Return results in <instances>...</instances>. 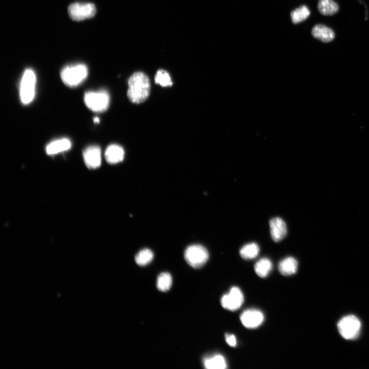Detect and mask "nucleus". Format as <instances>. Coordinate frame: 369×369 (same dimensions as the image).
<instances>
[{
  "label": "nucleus",
  "mask_w": 369,
  "mask_h": 369,
  "mask_svg": "<svg viewBox=\"0 0 369 369\" xmlns=\"http://www.w3.org/2000/svg\"><path fill=\"white\" fill-rule=\"evenodd\" d=\"M313 37L324 43H328L333 41L335 38V33L330 28L323 25H316L312 30Z\"/></svg>",
  "instance_id": "obj_13"
},
{
  "label": "nucleus",
  "mask_w": 369,
  "mask_h": 369,
  "mask_svg": "<svg viewBox=\"0 0 369 369\" xmlns=\"http://www.w3.org/2000/svg\"><path fill=\"white\" fill-rule=\"evenodd\" d=\"M36 75L32 69H26L22 76L20 86V96L24 105L30 104L36 95Z\"/></svg>",
  "instance_id": "obj_4"
},
{
  "label": "nucleus",
  "mask_w": 369,
  "mask_h": 369,
  "mask_svg": "<svg viewBox=\"0 0 369 369\" xmlns=\"http://www.w3.org/2000/svg\"><path fill=\"white\" fill-rule=\"evenodd\" d=\"M225 339L226 343L232 347H236L237 345L236 337L233 334H226L225 335Z\"/></svg>",
  "instance_id": "obj_24"
},
{
  "label": "nucleus",
  "mask_w": 369,
  "mask_h": 369,
  "mask_svg": "<svg viewBox=\"0 0 369 369\" xmlns=\"http://www.w3.org/2000/svg\"><path fill=\"white\" fill-rule=\"evenodd\" d=\"M84 100L90 110L95 113H103L110 107L111 97L105 90L88 91L84 95Z\"/></svg>",
  "instance_id": "obj_3"
},
{
  "label": "nucleus",
  "mask_w": 369,
  "mask_h": 369,
  "mask_svg": "<svg viewBox=\"0 0 369 369\" xmlns=\"http://www.w3.org/2000/svg\"><path fill=\"white\" fill-rule=\"evenodd\" d=\"M244 300V295L241 289L237 287H233L228 293L222 297L221 305L225 309L234 311L241 307Z\"/></svg>",
  "instance_id": "obj_8"
},
{
  "label": "nucleus",
  "mask_w": 369,
  "mask_h": 369,
  "mask_svg": "<svg viewBox=\"0 0 369 369\" xmlns=\"http://www.w3.org/2000/svg\"><path fill=\"white\" fill-rule=\"evenodd\" d=\"M72 146L71 141L68 138H62L53 141L46 147L48 155H54L69 150Z\"/></svg>",
  "instance_id": "obj_12"
},
{
  "label": "nucleus",
  "mask_w": 369,
  "mask_h": 369,
  "mask_svg": "<svg viewBox=\"0 0 369 369\" xmlns=\"http://www.w3.org/2000/svg\"><path fill=\"white\" fill-rule=\"evenodd\" d=\"M154 254L149 249H144L139 252L135 257L136 263L141 266L149 264L153 259Z\"/></svg>",
  "instance_id": "obj_22"
},
{
  "label": "nucleus",
  "mask_w": 369,
  "mask_h": 369,
  "mask_svg": "<svg viewBox=\"0 0 369 369\" xmlns=\"http://www.w3.org/2000/svg\"><path fill=\"white\" fill-rule=\"evenodd\" d=\"M278 268L283 276H292L297 271L298 262L294 258L288 257L280 261Z\"/></svg>",
  "instance_id": "obj_15"
},
{
  "label": "nucleus",
  "mask_w": 369,
  "mask_h": 369,
  "mask_svg": "<svg viewBox=\"0 0 369 369\" xmlns=\"http://www.w3.org/2000/svg\"><path fill=\"white\" fill-rule=\"evenodd\" d=\"M94 122L95 123H98L99 122V119L97 117H95L93 119Z\"/></svg>",
  "instance_id": "obj_25"
},
{
  "label": "nucleus",
  "mask_w": 369,
  "mask_h": 369,
  "mask_svg": "<svg viewBox=\"0 0 369 369\" xmlns=\"http://www.w3.org/2000/svg\"><path fill=\"white\" fill-rule=\"evenodd\" d=\"M205 367L208 369H225L227 363L225 357L221 354H215L205 357L203 360Z\"/></svg>",
  "instance_id": "obj_16"
},
{
  "label": "nucleus",
  "mask_w": 369,
  "mask_h": 369,
  "mask_svg": "<svg viewBox=\"0 0 369 369\" xmlns=\"http://www.w3.org/2000/svg\"><path fill=\"white\" fill-rule=\"evenodd\" d=\"M173 283V279L169 273H164L159 275L157 280V288L162 292L169 291Z\"/></svg>",
  "instance_id": "obj_21"
},
{
  "label": "nucleus",
  "mask_w": 369,
  "mask_h": 369,
  "mask_svg": "<svg viewBox=\"0 0 369 369\" xmlns=\"http://www.w3.org/2000/svg\"><path fill=\"white\" fill-rule=\"evenodd\" d=\"M88 75L87 66L82 63L66 66L61 72L63 82L70 87H76L85 81Z\"/></svg>",
  "instance_id": "obj_2"
},
{
  "label": "nucleus",
  "mask_w": 369,
  "mask_h": 369,
  "mask_svg": "<svg viewBox=\"0 0 369 369\" xmlns=\"http://www.w3.org/2000/svg\"><path fill=\"white\" fill-rule=\"evenodd\" d=\"M273 267V263L270 259L263 258L255 265V272L259 277L265 278L271 273Z\"/></svg>",
  "instance_id": "obj_18"
},
{
  "label": "nucleus",
  "mask_w": 369,
  "mask_h": 369,
  "mask_svg": "<svg viewBox=\"0 0 369 369\" xmlns=\"http://www.w3.org/2000/svg\"><path fill=\"white\" fill-rule=\"evenodd\" d=\"M185 258L190 266L198 269L207 262L209 259V253L206 248L202 245H192L186 249Z\"/></svg>",
  "instance_id": "obj_5"
},
{
  "label": "nucleus",
  "mask_w": 369,
  "mask_h": 369,
  "mask_svg": "<svg viewBox=\"0 0 369 369\" xmlns=\"http://www.w3.org/2000/svg\"><path fill=\"white\" fill-rule=\"evenodd\" d=\"M310 15V11L305 6H302L291 13L293 23L296 24L306 20Z\"/></svg>",
  "instance_id": "obj_19"
},
{
  "label": "nucleus",
  "mask_w": 369,
  "mask_h": 369,
  "mask_svg": "<svg viewBox=\"0 0 369 369\" xmlns=\"http://www.w3.org/2000/svg\"><path fill=\"white\" fill-rule=\"evenodd\" d=\"M271 236L276 242H279L285 238L287 233L285 222L280 218H275L270 221Z\"/></svg>",
  "instance_id": "obj_11"
},
{
  "label": "nucleus",
  "mask_w": 369,
  "mask_h": 369,
  "mask_svg": "<svg viewBox=\"0 0 369 369\" xmlns=\"http://www.w3.org/2000/svg\"><path fill=\"white\" fill-rule=\"evenodd\" d=\"M83 158L89 169H96L101 165V150L97 146H91L85 149Z\"/></svg>",
  "instance_id": "obj_10"
},
{
  "label": "nucleus",
  "mask_w": 369,
  "mask_h": 369,
  "mask_svg": "<svg viewBox=\"0 0 369 369\" xmlns=\"http://www.w3.org/2000/svg\"><path fill=\"white\" fill-rule=\"evenodd\" d=\"M259 252V246L253 243L244 246L240 250V254L245 259H252L257 257Z\"/></svg>",
  "instance_id": "obj_20"
},
{
  "label": "nucleus",
  "mask_w": 369,
  "mask_h": 369,
  "mask_svg": "<svg viewBox=\"0 0 369 369\" xmlns=\"http://www.w3.org/2000/svg\"><path fill=\"white\" fill-rule=\"evenodd\" d=\"M70 17L75 21H82L94 17L96 13L94 5L91 3H75L69 7Z\"/></svg>",
  "instance_id": "obj_7"
},
{
  "label": "nucleus",
  "mask_w": 369,
  "mask_h": 369,
  "mask_svg": "<svg viewBox=\"0 0 369 369\" xmlns=\"http://www.w3.org/2000/svg\"><path fill=\"white\" fill-rule=\"evenodd\" d=\"M155 82L157 84L163 87L171 86L173 84L169 73L162 70L157 72L155 77Z\"/></svg>",
  "instance_id": "obj_23"
},
{
  "label": "nucleus",
  "mask_w": 369,
  "mask_h": 369,
  "mask_svg": "<svg viewBox=\"0 0 369 369\" xmlns=\"http://www.w3.org/2000/svg\"><path fill=\"white\" fill-rule=\"evenodd\" d=\"M318 8L324 16H332L339 11V5L333 0H319Z\"/></svg>",
  "instance_id": "obj_17"
},
{
  "label": "nucleus",
  "mask_w": 369,
  "mask_h": 369,
  "mask_svg": "<svg viewBox=\"0 0 369 369\" xmlns=\"http://www.w3.org/2000/svg\"><path fill=\"white\" fill-rule=\"evenodd\" d=\"M338 327L343 338L348 340H354L359 334L361 323L357 317L348 315L340 321Z\"/></svg>",
  "instance_id": "obj_6"
},
{
  "label": "nucleus",
  "mask_w": 369,
  "mask_h": 369,
  "mask_svg": "<svg viewBox=\"0 0 369 369\" xmlns=\"http://www.w3.org/2000/svg\"><path fill=\"white\" fill-rule=\"evenodd\" d=\"M127 96L133 103L140 104L146 100L150 92V82L146 75L142 72L134 73L128 80Z\"/></svg>",
  "instance_id": "obj_1"
},
{
  "label": "nucleus",
  "mask_w": 369,
  "mask_h": 369,
  "mask_svg": "<svg viewBox=\"0 0 369 369\" xmlns=\"http://www.w3.org/2000/svg\"><path fill=\"white\" fill-rule=\"evenodd\" d=\"M242 324L247 328L255 329L261 325L264 321V315L259 310L255 309L244 311L240 317Z\"/></svg>",
  "instance_id": "obj_9"
},
{
  "label": "nucleus",
  "mask_w": 369,
  "mask_h": 369,
  "mask_svg": "<svg viewBox=\"0 0 369 369\" xmlns=\"http://www.w3.org/2000/svg\"><path fill=\"white\" fill-rule=\"evenodd\" d=\"M125 152L121 146L113 144L109 146L105 152L107 162L111 164H115L122 162L124 157Z\"/></svg>",
  "instance_id": "obj_14"
}]
</instances>
